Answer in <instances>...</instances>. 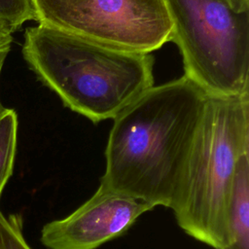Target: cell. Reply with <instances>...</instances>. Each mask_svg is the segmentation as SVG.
<instances>
[{"mask_svg": "<svg viewBox=\"0 0 249 249\" xmlns=\"http://www.w3.org/2000/svg\"><path fill=\"white\" fill-rule=\"evenodd\" d=\"M228 243L223 249H249V153L238 160L227 214Z\"/></svg>", "mask_w": 249, "mask_h": 249, "instance_id": "obj_7", "label": "cell"}, {"mask_svg": "<svg viewBox=\"0 0 249 249\" xmlns=\"http://www.w3.org/2000/svg\"><path fill=\"white\" fill-rule=\"evenodd\" d=\"M0 249H31L23 236L18 215L6 217L0 211Z\"/></svg>", "mask_w": 249, "mask_h": 249, "instance_id": "obj_10", "label": "cell"}, {"mask_svg": "<svg viewBox=\"0 0 249 249\" xmlns=\"http://www.w3.org/2000/svg\"><path fill=\"white\" fill-rule=\"evenodd\" d=\"M0 20L14 30L28 20H35L31 0H0Z\"/></svg>", "mask_w": 249, "mask_h": 249, "instance_id": "obj_9", "label": "cell"}, {"mask_svg": "<svg viewBox=\"0 0 249 249\" xmlns=\"http://www.w3.org/2000/svg\"><path fill=\"white\" fill-rule=\"evenodd\" d=\"M18 124V115L13 109H6L0 115V196L13 173Z\"/></svg>", "mask_w": 249, "mask_h": 249, "instance_id": "obj_8", "label": "cell"}, {"mask_svg": "<svg viewBox=\"0 0 249 249\" xmlns=\"http://www.w3.org/2000/svg\"><path fill=\"white\" fill-rule=\"evenodd\" d=\"M8 51H0V75H1V71H2V68H3V65H4V61L6 59V56L8 54ZM7 108H5L0 100V115L3 114L5 111H6Z\"/></svg>", "mask_w": 249, "mask_h": 249, "instance_id": "obj_13", "label": "cell"}, {"mask_svg": "<svg viewBox=\"0 0 249 249\" xmlns=\"http://www.w3.org/2000/svg\"><path fill=\"white\" fill-rule=\"evenodd\" d=\"M35 20L115 49L151 53L171 40L164 0H31Z\"/></svg>", "mask_w": 249, "mask_h": 249, "instance_id": "obj_5", "label": "cell"}, {"mask_svg": "<svg viewBox=\"0 0 249 249\" xmlns=\"http://www.w3.org/2000/svg\"><path fill=\"white\" fill-rule=\"evenodd\" d=\"M153 205L98 186L71 214L42 228L41 242L49 249H96L124 234Z\"/></svg>", "mask_w": 249, "mask_h": 249, "instance_id": "obj_6", "label": "cell"}, {"mask_svg": "<svg viewBox=\"0 0 249 249\" xmlns=\"http://www.w3.org/2000/svg\"><path fill=\"white\" fill-rule=\"evenodd\" d=\"M206 98L184 75L143 92L113 119L99 185L172 209Z\"/></svg>", "mask_w": 249, "mask_h": 249, "instance_id": "obj_1", "label": "cell"}, {"mask_svg": "<svg viewBox=\"0 0 249 249\" xmlns=\"http://www.w3.org/2000/svg\"><path fill=\"white\" fill-rule=\"evenodd\" d=\"M229 2L236 10L249 9V0H229Z\"/></svg>", "mask_w": 249, "mask_h": 249, "instance_id": "obj_12", "label": "cell"}, {"mask_svg": "<svg viewBox=\"0 0 249 249\" xmlns=\"http://www.w3.org/2000/svg\"><path fill=\"white\" fill-rule=\"evenodd\" d=\"M249 153V93L208 96L172 207L178 226L190 236L223 249L227 214L240 157Z\"/></svg>", "mask_w": 249, "mask_h": 249, "instance_id": "obj_3", "label": "cell"}, {"mask_svg": "<svg viewBox=\"0 0 249 249\" xmlns=\"http://www.w3.org/2000/svg\"><path fill=\"white\" fill-rule=\"evenodd\" d=\"M22 54L64 106L98 123L116 118L154 86V57L41 24L25 31Z\"/></svg>", "mask_w": 249, "mask_h": 249, "instance_id": "obj_2", "label": "cell"}, {"mask_svg": "<svg viewBox=\"0 0 249 249\" xmlns=\"http://www.w3.org/2000/svg\"><path fill=\"white\" fill-rule=\"evenodd\" d=\"M184 76L208 96L249 93V9L229 0H164Z\"/></svg>", "mask_w": 249, "mask_h": 249, "instance_id": "obj_4", "label": "cell"}, {"mask_svg": "<svg viewBox=\"0 0 249 249\" xmlns=\"http://www.w3.org/2000/svg\"><path fill=\"white\" fill-rule=\"evenodd\" d=\"M15 30L7 23L0 20V51H10Z\"/></svg>", "mask_w": 249, "mask_h": 249, "instance_id": "obj_11", "label": "cell"}]
</instances>
